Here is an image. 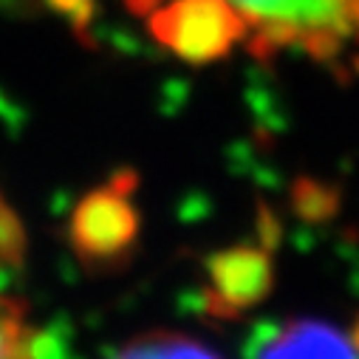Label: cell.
Segmentation results:
<instances>
[{
    "label": "cell",
    "instance_id": "cell-6",
    "mask_svg": "<svg viewBox=\"0 0 359 359\" xmlns=\"http://www.w3.org/2000/svg\"><path fill=\"white\" fill-rule=\"evenodd\" d=\"M111 359H221V356L201 339L175 331H150L125 342Z\"/></svg>",
    "mask_w": 359,
    "mask_h": 359
},
{
    "label": "cell",
    "instance_id": "cell-4",
    "mask_svg": "<svg viewBox=\"0 0 359 359\" xmlns=\"http://www.w3.org/2000/svg\"><path fill=\"white\" fill-rule=\"evenodd\" d=\"M275 286L272 255L260 246L221 249L207 260L204 303L215 317H241Z\"/></svg>",
    "mask_w": 359,
    "mask_h": 359
},
{
    "label": "cell",
    "instance_id": "cell-7",
    "mask_svg": "<svg viewBox=\"0 0 359 359\" xmlns=\"http://www.w3.org/2000/svg\"><path fill=\"white\" fill-rule=\"evenodd\" d=\"M0 359H34L26 314L4 294H0Z\"/></svg>",
    "mask_w": 359,
    "mask_h": 359
},
{
    "label": "cell",
    "instance_id": "cell-2",
    "mask_svg": "<svg viewBox=\"0 0 359 359\" xmlns=\"http://www.w3.org/2000/svg\"><path fill=\"white\" fill-rule=\"evenodd\" d=\"M136 238L139 212L130 175H116L74 207L71 246L88 269H114L133 252Z\"/></svg>",
    "mask_w": 359,
    "mask_h": 359
},
{
    "label": "cell",
    "instance_id": "cell-1",
    "mask_svg": "<svg viewBox=\"0 0 359 359\" xmlns=\"http://www.w3.org/2000/svg\"><path fill=\"white\" fill-rule=\"evenodd\" d=\"M246 26V46L269 57L300 48L334 62L359 48V0H224Z\"/></svg>",
    "mask_w": 359,
    "mask_h": 359
},
{
    "label": "cell",
    "instance_id": "cell-5",
    "mask_svg": "<svg viewBox=\"0 0 359 359\" xmlns=\"http://www.w3.org/2000/svg\"><path fill=\"white\" fill-rule=\"evenodd\" d=\"M249 359H359V323L351 331L306 317L266 325L255 334Z\"/></svg>",
    "mask_w": 359,
    "mask_h": 359
},
{
    "label": "cell",
    "instance_id": "cell-8",
    "mask_svg": "<svg viewBox=\"0 0 359 359\" xmlns=\"http://www.w3.org/2000/svg\"><path fill=\"white\" fill-rule=\"evenodd\" d=\"M23 255V229L9 204L0 198V260H20Z\"/></svg>",
    "mask_w": 359,
    "mask_h": 359
},
{
    "label": "cell",
    "instance_id": "cell-3",
    "mask_svg": "<svg viewBox=\"0 0 359 359\" xmlns=\"http://www.w3.org/2000/svg\"><path fill=\"white\" fill-rule=\"evenodd\" d=\"M153 37L187 62L224 60L246 43V26L224 0H170L150 15Z\"/></svg>",
    "mask_w": 359,
    "mask_h": 359
}]
</instances>
